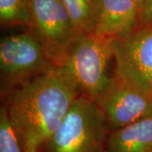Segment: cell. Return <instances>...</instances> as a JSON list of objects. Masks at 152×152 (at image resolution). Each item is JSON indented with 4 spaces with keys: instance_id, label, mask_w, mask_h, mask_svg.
I'll return each instance as SVG.
<instances>
[{
    "instance_id": "6da1fadb",
    "label": "cell",
    "mask_w": 152,
    "mask_h": 152,
    "mask_svg": "<svg viewBox=\"0 0 152 152\" xmlns=\"http://www.w3.org/2000/svg\"><path fill=\"white\" fill-rule=\"evenodd\" d=\"M4 94L23 149L37 150L58 129L80 96L70 78L57 66Z\"/></svg>"
},
{
    "instance_id": "7a4b0ae2",
    "label": "cell",
    "mask_w": 152,
    "mask_h": 152,
    "mask_svg": "<svg viewBox=\"0 0 152 152\" xmlns=\"http://www.w3.org/2000/svg\"><path fill=\"white\" fill-rule=\"evenodd\" d=\"M116 39L96 33H81L64 56L60 67L74 82L80 96L96 102L113 81L110 64Z\"/></svg>"
},
{
    "instance_id": "3957f363",
    "label": "cell",
    "mask_w": 152,
    "mask_h": 152,
    "mask_svg": "<svg viewBox=\"0 0 152 152\" xmlns=\"http://www.w3.org/2000/svg\"><path fill=\"white\" fill-rule=\"evenodd\" d=\"M109 132L96 103L80 96L44 145L47 152H107Z\"/></svg>"
},
{
    "instance_id": "277c9868",
    "label": "cell",
    "mask_w": 152,
    "mask_h": 152,
    "mask_svg": "<svg viewBox=\"0 0 152 152\" xmlns=\"http://www.w3.org/2000/svg\"><path fill=\"white\" fill-rule=\"evenodd\" d=\"M55 66L43 45L31 30L1 39L0 71L3 93Z\"/></svg>"
},
{
    "instance_id": "5b68a950",
    "label": "cell",
    "mask_w": 152,
    "mask_h": 152,
    "mask_svg": "<svg viewBox=\"0 0 152 152\" xmlns=\"http://www.w3.org/2000/svg\"><path fill=\"white\" fill-rule=\"evenodd\" d=\"M31 30L57 67L81 34L61 0H30Z\"/></svg>"
},
{
    "instance_id": "8992f818",
    "label": "cell",
    "mask_w": 152,
    "mask_h": 152,
    "mask_svg": "<svg viewBox=\"0 0 152 152\" xmlns=\"http://www.w3.org/2000/svg\"><path fill=\"white\" fill-rule=\"evenodd\" d=\"M110 131L152 116V91L114 75L108 89L95 102Z\"/></svg>"
},
{
    "instance_id": "52a82bcc",
    "label": "cell",
    "mask_w": 152,
    "mask_h": 152,
    "mask_svg": "<svg viewBox=\"0 0 152 152\" xmlns=\"http://www.w3.org/2000/svg\"><path fill=\"white\" fill-rule=\"evenodd\" d=\"M113 71L151 91L152 25L140 26L129 37L115 41Z\"/></svg>"
},
{
    "instance_id": "ba28073f",
    "label": "cell",
    "mask_w": 152,
    "mask_h": 152,
    "mask_svg": "<svg viewBox=\"0 0 152 152\" xmlns=\"http://www.w3.org/2000/svg\"><path fill=\"white\" fill-rule=\"evenodd\" d=\"M140 12L133 0H102V9L96 32L119 40L127 37L140 26Z\"/></svg>"
},
{
    "instance_id": "9c48e42d",
    "label": "cell",
    "mask_w": 152,
    "mask_h": 152,
    "mask_svg": "<svg viewBox=\"0 0 152 152\" xmlns=\"http://www.w3.org/2000/svg\"><path fill=\"white\" fill-rule=\"evenodd\" d=\"M107 152H152V116L110 131Z\"/></svg>"
},
{
    "instance_id": "30bf717a",
    "label": "cell",
    "mask_w": 152,
    "mask_h": 152,
    "mask_svg": "<svg viewBox=\"0 0 152 152\" xmlns=\"http://www.w3.org/2000/svg\"><path fill=\"white\" fill-rule=\"evenodd\" d=\"M80 33L96 32L102 9V0H61Z\"/></svg>"
},
{
    "instance_id": "8fae6325",
    "label": "cell",
    "mask_w": 152,
    "mask_h": 152,
    "mask_svg": "<svg viewBox=\"0 0 152 152\" xmlns=\"http://www.w3.org/2000/svg\"><path fill=\"white\" fill-rule=\"evenodd\" d=\"M30 0H0V23L4 26L31 25Z\"/></svg>"
},
{
    "instance_id": "7c38bea8",
    "label": "cell",
    "mask_w": 152,
    "mask_h": 152,
    "mask_svg": "<svg viewBox=\"0 0 152 152\" xmlns=\"http://www.w3.org/2000/svg\"><path fill=\"white\" fill-rule=\"evenodd\" d=\"M0 152H25L4 104L0 107Z\"/></svg>"
},
{
    "instance_id": "4fadbf2b",
    "label": "cell",
    "mask_w": 152,
    "mask_h": 152,
    "mask_svg": "<svg viewBox=\"0 0 152 152\" xmlns=\"http://www.w3.org/2000/svg\"><path fill=\"white\" fill-rule=\"evenodd\" d=\"M152 25V0H148L140 13V26Z\"/></svg>"
},
{
    "instance_id": "5bb4252c",
    "label": "cell",
    "mask_w": 152,
    "mask_h": 152,
    "mask_svg": "<svg viewBox=\"0 0 152 152\" xmlns=\"http://www.w3.org/2000/svg\"><path fill=\"white\" fill-rule=\"evenodd\" d=\"M133 1L135 3L136 6L138 7V9H139L140 12L141 13L142 10L144 9L145 5L146 4V3L148 0H133Z\"/></svg>"
},
{
    "instance_id": "9a60e30c",
    "label": "cell",
    "mask_w": 152,
    "mask_h": 152,
    "mask_svg": "<svg viewBox=\"0 0 152 152\" xmlns=\"http://www.w3.org/2000/svg\"><path fill=\"white\" fill-rule=\"evenodd\" d=\"M24 151L25 152H38L37 149H35V148H26V149H24Z\"/></svg>"
},
{
    "instance_id": "2e32d148",
    "label": "cell",
    "mask_w": 152,
    "mask_h": 152,
    "mask_svg": "<svg viewBox=\"0 0 152 152\" xmlns=\"http://www.w3.org/2000/svg\"><path fill=\"white\" fill-rule=\"evenodd\" d=\"M151 91H152V82H151Z\"/></svg>"
}]
</instances>
